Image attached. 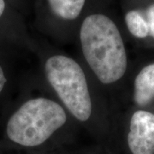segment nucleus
<instances>
[{"mask_svg":"<svg viewBox=\"0 0 154 154\" xmlns=\"http://www.w3.org/2000/svg\"><path fill=\"white\" fill-rule=\"evenodd\" d=\"M65 110L45 98L30 99L11 116L6 128L9 139L23 146H37L65 124Z\"/></svg>","mask_w":154,"mask_h":154,"instance_id":"f03ea898","label":"nucleus"},{"mask_svg":"<svg viewBox=\"0 0 154 154\" xmlns=\"http://www.w3.org/2000/svg\"><path fill=\"white\" fill-rule=\"evenodd\" d=\"M134 99L139 106H146L154 99V63L144 67L134 81Z\"/></svg>","mask_w":154,"mask_h":154,"instance_id":"39448f33","label":"nucleus"},{"mask_svg":"<svg viewBox=\"0 0 154 154\" xmlns=\"http://www.w3.org/2000/svg\"><path fill=\"white\" fill-rule=\"evenodd\" d=\"M45 72L51 86L74 116L82 122L92 114V100L82 69L66 56L51 57L45 64Z\"/></svg>","mask_w":154,"mask_h":154,"instance_id":"7ed1b4c3","label":"nucleus"},{"mask_svg":"<svg viewBox=\"0 0 154 154\" xmlns=\"http://www.w3.org/2000/svg\"><path fill=\"white\" fill-rule=\"evenodd\" d=\"M125 22L129 32L136 38H143L149 35V28L145 14L140 11H128L125 16Z\"/></svg>","mask_w":154,"mask_h":154,"instance_id":"0eeeda50","label":"nucleus"},{"mask_svg":"<svg viewBox=\"0 0 154 154\" xmlns=\"http://www.w3.org/2000/svg\"><path fill=\"white\" fill-rule=\"evenodd\" d=\"M80 39L85 59L104 84L117 82L127 69V54L121 33L111 19L102 14L88 16Z\"/></svg>","mask_w":154,"mask_h":154,"instance_id":"f257e3e1","label":"nucleus"},{"mask_svg":"<svg viewBox=\"0 0 154 154\" xmlns=\"http://www.w3.org/2000/svg\"><path fill=\"white\" fill-rule=\"evenodd\" d=\"M128 144L133 154H154V114L146 110L133 114Z\"/></svg>","mask_w":154,"mask_h":154,"instance_id":"20e7f679","label":"nucleus"},{"mask_svg":"<svg viewBox=\"0 0 154 154\" xmlns=\"http://www.w3.org/2000/svg\"><path fill=\"white\" fill-rule=\"evenodd\" d=\"M145 16L148 24L149 34L154 38V5H150L146 9Z\"/></svg>","mask_w":154,"mask_h":154,"instance_id":"6e6552de","label":"nucleus"},{"mask_svg":"<svg viewBox=\"0 0 154 154\" xmlns=\"http://www.w3.org/2000/svg\"><path fill=\"white\" fill-rule=\"evenodd\" d=\"M50 7L57 17L74 20L81 14L85 0H48Z\"/></svg>","mask_w":154,"mask_h":154,"instance_id":"423d86ee","label":"nucleus"},{"mask_svg":"<svg viewBox=\"0 0 154 154\" xmlns=\"http://www.w3.org/2000/svg\"><path fill=\"white\" fill-rule=\"evenodd\" d=\"M5 3L4 0H0V17H2L4 11H5Z\"/></svg>","mask_w":154,"mask_h":154,"instance_id":"9d476101","label":"nucleus"},{"mask_svg":"<svg viewBox=\"0 0 154 154\" xmlns=\"http://www.w3.org/2000/svg\"><path fill=\"white\" fill-rule=\"evenodd\" d=\"M6 83V77L5 75V73H4V70L0 66V93L2 92L3 88L5 87Z\"/></svg>","mask_w":154,"mask_h":154,"instance_id":"1a4fd4ad","label":"nucleus"}]
</instances>
